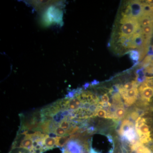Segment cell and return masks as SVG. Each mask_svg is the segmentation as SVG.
Instances as JSON below:
<instances>
[{"label": "cell", "instance_id": "6da1fadb", "mask_svg": "<svg viewBox=\"0 0 153 153\" xmlns=\"http://www.w3.org/2000/svg\"><path fill=\"white\" fill-rule=\"evenodd\" d=\"M120 23V25L118 33L119 40L131 38L134 34L141 28L138 19L127 16H122Z\"/></svg>", "mask_w": 153, "mask_h": 153}, {"label": "cell", "instance_id": "7a4b0ae2", "mask_svg": "<svg viewBox=\"0 0 153 153\" xmlns=\"http://www.w3.org/2000/svg\"><path fill=\"white\" fill-rule=\"evenodd\" d=\"M124 11L122 13V16L138 19L143 14V2L139 1H128L126 5Z\"/></svg>", "mask_w": 153, "mask_h": 153}, {"label": "cell", "instance_id": "3957f363", "mask_svg": "<svg viewBox=\"0 0 153 153\" xmlns=\"http://www.w3.org/2000/svg\"><path fill=\"white\" fill-rule=\"evenodd\" d=\"M119 91L124 100L125 104L130 106L136 101L138 96V87H135L128 91H126L121 86L118 85Z\"/></svg>", "mask_w": 153, "mask_h": 153}, {"label": "cell", "instance_id": "277c9868", "mask_svg": "<svg viewBox=\"0 0 153 153\" xmlns=\"http://www.w3.org/2000/svg\"><path fill=\"white\" fill-rule=\"evenodd\" d=\"M142 101L145 105H149L153 98V87L148 86L143 82L138 89Z\"/></svg>", "mask_w": 153, "mask_h": 153}, {"label": "cell", "instance_id": "5b68a950", "mask_svg": "<svg viewBox=\"0 0 153 153\" xmlns=\"http://www.w3.org/2000/svg\"><path fill=\"white\" fill-rule=\"evenodd\" d=\"M135 130L134 127L130 128L124 132L121 135L125 140L128 141L131 145L137 142L136 141L137 132Z\"/></svg>", "mask_w": 153, "mask_h": 153}, {"label": "cell", "instance_id": "8992f818", "mask_svg": "<svg viewBox=\"0 0 153 153\" xmlns=\"http://www.w3.org/2000/svg\"><path fill=\"white\" fill-rule=\"evenodd\" d=\"M138 22L142 27L153 24V12L149 13H143L139 18Z\"/></svg>", "mask_w": 153, "mask_h": 153}, {"label": "cell", "instance_id": "52a82bcc", "mask_svg": "<svg viewBox=\"0 0 153 153\" xmlns=\"http://www.w3.org/2000/svg\"><path fill=\"white\" fill-rule=\"evenodd\" d=\"M44 143L47 151L52 149L56 146V137L50 136L49 134H46L44 139Z\"/></svg>", "mask_w": 153, "mask_h": 153}, {"label": "cell", "instance_id": "ba28073f", "mask_svg": "<svg viewBox=\"0 0 153 153\" xmlns=\"http://www.w3.org/2000/svg\"><path fill=\"white\" fill-rule=\"evenodd\" d=\"M141 30L145 38L149 40H151L153 33V24L149 26L142 27Z\"/></svg>", "mask_w": 153, "mask_h": 153}, {"label": "cell", "instance_id": "9c48e42d", "mask_svg": "<svg viewBox=\"0 0 153 153\" xmlns=\"http://www.w3.org/2000/svg\"><path fill=\"white\" fill-rule=\"evenodd\" d=\"M144 68H141L137 69L136 71V81L137 82L138 84H142L146 79V76L145 74V71L144 70Z\"/></svg>", "mask_w": 153, "mask_h": 153}, {"label": "cell", "instance_id": "30bf717a", "mask_svg": "<svg viewBox=\"0 0 153 153\" xmlns=\"http://www.w3.org/2000/svg\"><path fill=\"white\" fill-rule=\"evenodd\" d=\"M70 140V136H57L56 137V146L57 147H63L66 146Z\"/></svg>", "mask_w": 153, "mask_h": 153}, {"label": "cell", "instance_id": "8fae6325", "mask_svg": "<svg viewBox=\"0 0 153 153\" xmlns=\"http://www.w3.org/2000/svg\"><path fill=\"white\" fill-rule=\"evenodd\" d=\"M126 112V110L123 107H117L114 113V119H121L124 117Z\"/></svg>", "mask_w": 153, "mask_h": 153}, {"label": "cell", "instance_id": "7c38bea8", "mask_svg": "<svg viewBox=\"0 0 153 153\" xmlns=\"http://www.w3.org/2000/svg\"><path fill=\"white\" fill-rule=\"evenodd\" d=\"M129 56L134 64H137L140 58V54L138 51L136 50H130L128 52Z\"/></svg>", "mask_w": 153, "mask_h": 153}, {"label": "cell", "instance_id": "4fadbf2b", "mask_svg": "<svg viewBox=\"0 0 153 153\" xmlns=\"http://www.w3.org/2000/svg\"><path fill=\"white\" fill-rule=\"evenodd\" d=\"M134 127L133 123L130 121L125 120L122 123L119 133L120 135L130 128Z\"/></svg>", "mask_w": 153, "mask_h": 153}, {"label": "cell", "instance_id": "5bb4252c", "mask_svg": "<svg viewBox=\"0 0 153 153\" xmlns=\"http://www.w3.org/2000/svg\"><path fill=\"white\" fill-rule=\"evenodd\" d=\"M126 91H128L135 87H138V83L136 80L127 82L124 85H120Z\"/></svg>", "mask_w": 153, "mask_h": 153}, {"label": "cell", "instance_id": "9a60e30c", "mask_svg": "<svg viewBox=\"0 0 153 153\" xmlns=\"http://www.w3.org/2000/svg\"><path fill=\"white\" fill-rule=\"evenodd\" d=\"M94 116H97L100 118H107L108 112L105 111V110L103 109L102 108H99V106L94 113Z\"/></svg>", "mask_w": 153, "mask_h": 153}, {"label": "cell", "instance_id": "2e32d148", "mask_svg": "<svg viewBox=\"0 0 153 153\" xmlns=\"http://www.w3.org/2000/svg\"><path fill=\"white\" fill-rule=\"evenodd\" d=\"M145 2L147 3L149 5L153 7V1H150V0H149V1H145Z\"/></svg>", "mask_w": 153, "mask_h": 153}, {"label": "cell", "instance_id": "e0dca14e", "mask_svg": "<svg viewBox=\"0 0 153 153\" xmlns=\"http://www.w3.org/2000/svg\"><path fill=\"white\" fill-rule=\"evenodd\" d=\"M62 153H71L70 152H68V150H67L66 149H65V148H64V149H63V152Z\"/></svg>", "mask_w": 153, "mask_h": 153}, {"label": "cell", "instance_id": "ac0fdd59", "mask_svg": "<svg viewBox=\"0 0 153 153\" xmlns=\"http://www.w3.org/2000/svg\"><path fill=\"white\" fill-rule=\"evenodd\" d=\"M150 65H152V66H153V58L152 59V62H151V64Z\"/></svg>", "mask_w": 153, "mask_h": 153}]
</instances>
